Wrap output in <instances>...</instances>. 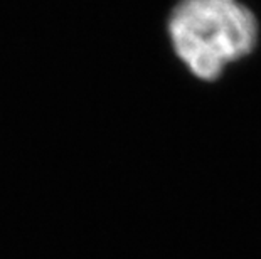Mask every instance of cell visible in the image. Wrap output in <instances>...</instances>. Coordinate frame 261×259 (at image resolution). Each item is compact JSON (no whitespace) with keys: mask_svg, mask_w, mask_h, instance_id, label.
Returning a JSON list of instances; mask_svg holds the SVG:
<instances>
[{"mask_svg":"<svg viewBox=\"0 0 261 259\" xmlns=\"http://www.w3.org/2000/svg\"><path fill=\"white\" fill-rule=\"evenodd\" d=\"M167 31L177 57L202 81L218 79L258 41L256 17L238 0H179Z\"/></svg>","mask_w":261,"mask_h":259,"instance_id":"cell-1","label":"cell"}]
</instances>
